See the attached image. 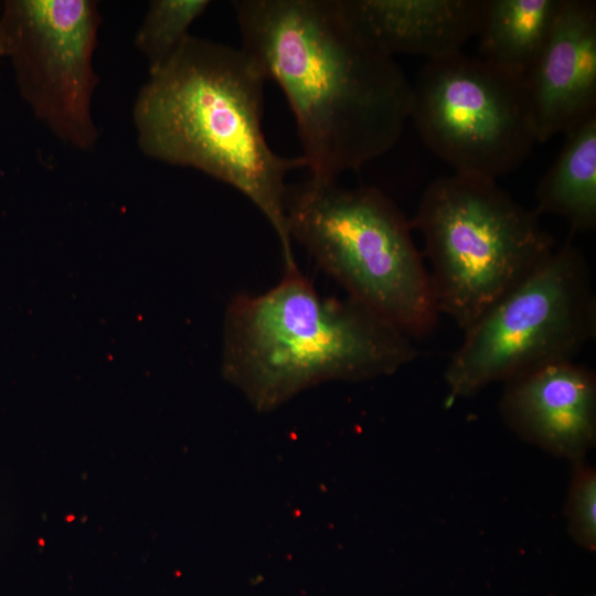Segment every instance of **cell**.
Returning <instances> with one entry per match:
<instances>
[{
  "label": "cell",
  "mask_w": 596,
  "mask_h": 596,
  "mask_svg": "<svg viewBox=\"0 0 596 596\" xmlns=\"http://www.w3.org/2000/svg\"><path fill=\"white\" fill-rule=\"evenodd\" d=\"M232 3L242 49L286 96L310 177L337 181L397 143L412 83L337 0Z\"/></svg>",
  "instance_id": "1"
},
{
  "label": "cell",
  "mask_w": 596,
  "mask_h": 596,
  "mask_svg": "<svg viewBox=\"0 0 596 596\" xmlns=\"http://www.w3.org/2000/svg\"><path fill=\"white\" fill-rule=\"evenodd\" d=\"M265 82L242 47L191 34L140 87L132 123L146 157L199 170L255 204L290 268L297 264L285 215L286 177L306 163L301 156L283 157L269 147L263 130Z\"/></svg>",
  "instance_id": "2"
},
{
  "label": "cell",
  "mask_w": 596,
  "mask_h": 596,
  "mask_svg": "<svg viewBox=\"0 0 596 596\" xmlns=\"http://www.w3.org/2000/svg\"><path fill=\"white\" fill-rule=\"evenodd\" d=\"M411 338L350 298L320 295L298 266L224 320L222 372L259 412L326 381L391 375L414 361Z\"/></svg>",
  "instance_id": "3"
},
{
  "label": "cell",
  "mask_w": 596,
  "mask_h": 596,
  "mask_svg": "<svg viewBox=\"0 0 596 596\" xmlns=\"http://www.w3.org/2000/svg\"><path fill=\"white\" fill-rule=\"evenodd\" d=\"M284 206L291 242L348 298L409 338L433 330L439 312L429 273L411 221L384 192L310 177L287 185Z\"/></svg>",
  "instance_id": "4"
},
{
  "label": "cell",
  "mask_w": 596,
  "mask_h": 596,
  "mask_svg": "<svg viewBox=\"0 0 596 596\" xmlns=\"http://www.w3.org/2000/svg\"><path fill=\"white\" fill-rule=\"evenodd\" d=\"M409 221L424 242L438 312L461 330L555 248L534 210L479 177L435 179Z\"/></svg>",
  "instance_id": "5"
},
{
  "label": "cell",
  "mask_w": 596,
  "mask_h": 596,
  "mask_svg": "<svg viewBox=\"0 0 596 596\" xmlns=\"http://www.w3.org/2000/svg\"><path fill=\"white\" fill-rule=\"evenodd\" d=\"M462 331L445 371L451 397L575 360L596 334V297L583 254L571 243L555 247Z\"/></svg>",
  "instance_id": "6"
},
{
  "label": "cell",
  "mask_w": 596,
  "mask_h": 596,
  "mask_svg": "<svg viewBox=\"0 0 596 596\" xmlns=\"http://www.w3.org/2000/svg\"><path fill=\"white\" fill-rule=\"evenodd\" d=\"M409 119L455 173L494 181L518 169L538 143L525 77L462 52L422 65Z\"/></svg>",
  "instance_id": "7"
},
{
  "label": "cell",
  "mask_w": 596,
  "mask_h": 596,
  "mask_svg": "<svg viewBox=\"0 0 596 596\" xmlns=\"http://www.w3.org/2000/svg\"><path fill=\"white\" fill-rule=\"evenodd\" d=\"M100 24L92 0H9L0 13V55L21 97L57 140L79 151L99 138L93 102Z\"/></svg>",
  "instance_id": "8"
},
{
  "label": "cell",
  "mask_w": 596,
  "mask_h": 596,
  "mask_svg": "<svg viewBox=\"0 0 596 596\" xmlns=\"http://www.w3.org/2000/svg\"><path fill=\"white\" fill-rule=\"evenodd\" d=\"M504 424L520 438L571 461L596 441V375L575 360L550 362L504 383Z\"/></svg>",
  "instance_id": "9"
},
{
  "label": "cell",
  "mask_w": 596,
  "mask_h": 596,
  "mask_svg": "<svg viewBox=\"0 0 596 596\" xmlns=\"http://www.w3.org/2000/svg\"><path fill=\"white\" fill-rule=\"evenodd\" d=\"M525 85L538 143L596 115V6L563 0Z\"/></svg>",
  "instance_id": "10"
},
{
  "label": "cell",
  "mask_w": 596,
  "mask_h": 596,
  "mask_svg": "<svg viewBox=\"0 0 596 596\" xmlns=\"http://www.w3.org/2000/svg\"><path fill=\"white\" fill-rule=\"evenodd\" d=\"M348 21L394 57L437 60L462 52L478 35L486 0H337Z\"/></svg>",
  "instance_id": "11"
},
{
  "label": "cell",
  "mask_w": 596,
  "mask_h": 596,
  "mask_svg": "<svg viewBox=\"0 0 596 596\" xmlns=\"http://www.w3.org/2000/svg\"><path fill=\"white\" fill-rule=\"evenodd\" d=\"M534 212L567 222L572 233L596 226V115L566 132L564 145L539 181Z\"/></svg>",
  "instance_id": "12"
},
{
  "label": "cell",
  "mask_w": 596,
  "mask_h": 596,
  "mask_svg": "<svg viewBox=\"0 0 596 596\" xmlns=\"http://www.w3.org/2000/svg\"><path fill=\"white\" fill-rule=\"evenodd\" d=\"M563 0H486L478 32L481 60L525 77L554 26Z\"/></svg>",
  "instance_id": "13"
},
{
  "label": "cell",
  "mask_w": 596,
  "mask_h": 596,
  "mask_svg": "<svg viewBox=\"0 0 596 596\" xmlns=\"http://www.w3.org/2000/svg\"><path fill=\"white\" fill-rule=\"evenodd\" d=\"M209 0H153L136 31V50L149 74L162 68L191 35L190 28L210 7Z\"/></svg>",
  "instance_id": "14"
},
{
  "label": "cell",
  "mask_w": 596,
  "mask_h": 596,
  "mask_svg": "<svg viewBox=\"0 0 596 596\" xmlns=\"http://www.w3.org/2000/svg\"><path fill=\"white\" fill-rule=\"evenodd\" d=\"M567 530L586 551L596 549V471L585 458L572 461L565 503Z\"/></svg>",
  "instance_id": "15"
},
{
  "label": "cell",
  "mask_w": 596,
  "mask_h": 596,
  "mask_svg": "<svg viewBox=\"0 0 596 596\" xmlns=\"http://www.w3.org/2000/svg\"><path fill=\"white\" fill-rule=\"evenodd\" d=\"M0 61H1V55H0Z\"/></svg>",
  "instance_id": "16"
}]
</instances>
